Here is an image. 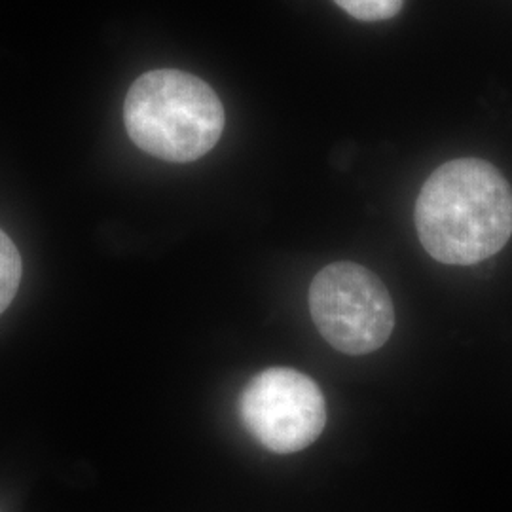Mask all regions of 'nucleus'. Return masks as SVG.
Returning a JSON list of instances; mask_svg holds the SVG:
<instances>
[{
  "label": "nucleus",
  "instance_id": "7ed1b4c3",
  "mask_svg": "<svg viewBox=\"0 0 512 512\" xmlns=\"http://www.w3.org/2000/svg\"><path fill=\"white\" fill-rule=\"evenodd\" d=\"M310 311L321 336L346 355L382 348L395 327L393 300L382 279L355 262H334L313 277Z\"/></svg>",
  "mask_w": 512,
  "mask_h": 512
},
{
  "label": "nucleus",
  "instance_id": "39448f33",
  "mask_svg": "<svg viewBox=\"0 0 512 512\" xmlns=\"http://www.w3.org/2000/svg\"><path fill=\"white\" fill-rule=\"evenodd\" d=\"M21 256L14 241L0 230V313L8 310L21 283Z\"/></svg>",
  "mask_w": 512,
  "mask_h": 512
},
{
  "label": "nucleus",
  "instance_id": "f257e3e1",
  "mask_svg": "<svg viewBox=\"0 0 512 512\" xmlns=\"http://www.w3.org/2000/svg\"><path fill=\"white\" fill-rule=\"evenodd\" d=\"M414 219L423 249L435 260L473 266L511 239V184L484 160L446 162L421 186Z\"/></svg>",
  "mask_w": 512,
  "mask_h": 512
},
{
  "label": "nucleus",
  "instance_id": "f03ea898",
  "mask_svg": "<svg viewBox=\"0 0 512 512\" xmlns=\"http://www.w3.org/2000/svg\"><path fill=\"white\" fill-rule=\"evenodd\" d=\"M124 122L131 141L150 156L188 164L219 143L224 107L202 78L158 69L139 76L129 88Z\"/></svg>",
  "mask_w": 512,
  "mask_h": 512
},
{
  "label": "nucleus",
  "instance_id": "20e7f679",
  "mask_svg": "<svg viewBox=\"0 0 512 512\" xmlns=\"http://www.w3.org/2000/svg\"><path fill=\"white\" fill-rule=\"evenodd\" d=\"M245 429L266 450L294 454L311 446L327 425V403L310 376L285 366L262 370L239 399Z\"/></svg>",
  "mask_w": 512,
  "mask_h": 512
},
{
  "label": "nucleus",
  "instance_id": "423d86ee",
  "mask_svg": "<svg viewBox=\"0 0 512 512\" xmlns=\"http://www.w3.org/2000/svg\"><path fill=\"white\" fill-rule=\"evenodd\" d=\"M351 18L359 21H384L403 10L404 0H334Z\"/></svg>",
  "mask_w": 512,
  "mask_h": 512
}]
</instances>
